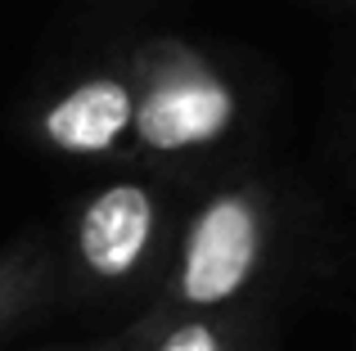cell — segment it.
<instances>
[{
    "instance_id": "1",
    "label": "cell",
    "mask_w": 356,
    "mask_h": 351,
    "mask_svg": "<svg viewBox=\"0 0 356 351\" xmlns=\"http://www.w3.org/2000/svg\"><path fill=\"white\" fill-rule=\"evenodd\" d=\"M131 72L127 158L176 162L235 135L243 117L239 86L181 36H154L122 50Z\"/></svg>"
},
{
    "instance_id": "2",
    "label": "cell",
    "mask_w": 356,
    "mask_h": 351,
    "mask_svg": "<svg viewBox=\"0 0 356 351\" xmlns=\"http://www.w3.org/2000/svg\"><path fill=\"white\" fill-rule=\"evenodd\" d=\"M266 248V198L257 185L217 189L185 225L176 262V298L185 307H221L252 280Z\"/></svg>"
},
{
    "instance_id": "3",
    "label": "cell",
    "mask_w": 356,
    "mask_h": 351,
    "mask_svg": "<svg viewBox=\"0 0 356 351\" xmlns=\"http://www.w3.org/2000/svg\"><path fill=\"white\" fill-rule=\"evenodd\" d=\"M163 194L145 180H113L77 212L72 243L95 280H131L163 234Z\"/></svg>"
},
{
    "instance_id": "4",
    "label": "cell",
    "mask_w": 356,
    "mask_h": 351,
    "mask_svg": "<svg viewBox=\"0 0 356 351\" xmlns=\"http://www.w3.org/2000/svg\"><path fill=\"white\" fill-rule=\"evenodd\" d=\"M158 351H221V338L212 325H203V320H190V325H176L172 334L163 338V347Z\"/></svg>"
}]
</instances>
